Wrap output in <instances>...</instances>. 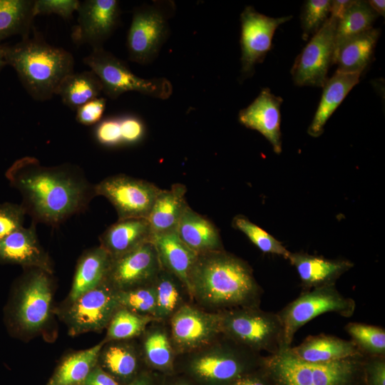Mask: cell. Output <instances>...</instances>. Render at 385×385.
Returning <instances> with one entry per match:
<instances>
[{
    "label": "cell",
    "instance_id": "obj_1",
    "mask_svg": "<svg viewBox=\"0 0 385 385\" xmlns=\"http://www.w3.org/2000/svg\"><path fill=\"white\" fill-rule=\"evenodd\" d=\"M6 177L21 193V205L35 223L56 227L86 210L96 196L94 185L76 165L45 166L24 157L9 168Z\"/></svg>",
    "mask_w": 385,
    "mask_h": 385
},
{
    "label": "cell",
    "instance_id": "obj_2",
    "mask_svg": "<svg viewBox=\"0 0 385 385\" xmlns=\"http://www.w3.org/2000/svg\"><path fill=\"white\" fill-rule=\"evenodd\" d=\"M188 282L192 303L205 311L259 307L262 289L252 268L224 250L197 255Z\"/></svg>",
    "mask_w": 385,
    "mask_h": 385
},
{
    "label": "cell",
    "instance_id": "obj_3",
    "mask_svg": "<svg viewBox=\"0 0 385 385\" xmlns=\"http://www.w3.org/2000/svg\"><path fill=\"white\" fill-rule=\"evenodd\" d=\"M6 65L16 72L29 96L37 101L50 100L61 81L74 72V58L63 48L35 34L14 45H2Z\"/></svg>",
    "mask_w": 385,
    "mask_h": 385
},
{
    "label": "cell",
    "instance_id": "obj_4",
    "mask_svg": "<svg viewBox=\"0 0 385 385\" xmlns=\"http://www.w3.org/2000/svg\"><path fill=\"white\" fill-rule=\"evenodd\" d=\"M262 359L223 334L194 351L176 355L174 372L200 385H230L262 367Z\"/></svg>",
    "mask_w": 385,
    "mask_h": 385
},
{
    "label": "cell",
    "instance_id": "obj_5",
    "mask_svg": "<svg viewBox=\"0 0 385 385\" xmlns=\"http://www.w3.org/2000/svg\"><path fill=\"white\" fill-rule=\"evenodd\" d=\"M262 370L273 385H359L361 355L338 361L311 363L297 358L282 345L262 359Z\"/></svg>",
    "mask_w": 385,
    "mask_h": 385
},
{
    "label": "cell",
    "instance_id": "obj_6",
    "mask_svg": "<svg viewBox=\"0 0 385 385\" xmlns=\"http://www.w3.org/2000/svg\"><path fill=\"white\" fill-rule=\"evenodd\" d=\"M83 61L97 76L103 93L111 99L115 100L129 91L160 100L168 99L173 93V85L168 78L138 76L123 61L103 47L93 49Z\"/></svg>",
    "mask_w": 385,
    "mask_h": 385
},
{
    "label": "cell",
    "instance_id": "obj_7",
    "mask_svg": "<svg viewBox=\"0 0 385 385\" xmlns=\"http://www.w3.org/2000/svg\"><path fill=\"white\" fill-rule=\"evenodd\" d=\"M175 10L173 1H153L133 9L126 38L130 61L146 65L158 57L169 38V20Z\"/></svg>",
    "mask_w": 385,
    "mask_h": 385
},
{
    "label": "cell",
    "instance_id": "obj_8",
    "mask_svg": "<svg viewBox=\"0 0 385 385\" xmlns=\"http://www.w3.org/2000/svg\"><path fill=\"white\" fill-rule=\"evenodd\" d=\"M221 314L222 333L235 343L260 354H272L283 345V331L278 314L259 307H240Z\"/></svg>",
    "mask_w": 385,
    "mask_h": 385
},
{
    "label": "cell",
    "instance_id": "obj_9",
    "mask_svg": "<svg viewBox=\"0 0 385 385\" xmlns=\"http://www.w3.org/2000/svg\"><path fill=\"white\" fill-rule=\"evenodd\" d=\"M354 309V301L341 294L334 284L305 292L278 314L282 326L283 345L290 346L298 329L316 317L327 312L350 317Z\"/></svg>",
    "mask_w": 385,
    "mask_h": 385
},
{
    "label": "cell",
    "instance_id": "obj_10",
    "mask_svg": "<svg viewBox=\"0 0 385 385\" xmlns=\"http://www.w3.org/2000/svg\"><path fill=\"white\" fill-rule=\"evenodd\" d=\"M161 190L152 183L123 174L109 176L94 185L96 196L110 201L118 220L147 219Z\"/></svg>",
    "mask_w": 385,
    "mask_h": 385
},
{
    "label": "cell",
    "instance_id": "obj_11",
    "mask_svg": "<svg viewBox=\"0 0 385 385\" xmlns=\"http://www.w3.org/2000/svg\"><path fill=\"white\" fill-rule=\"evenodd\" d=\"M120 307L116 291L106 282L69 302L62 313L71 336L107 328L113 314Z\"/></svg>",
    "mask_w": 385,
    "mask_h": 385
},
{
    "label": "cell",
    "instance_id": "obj_12",
    "mask_svg": "<svg viewBox=\"0 0 385 385\" xmlns=\"http://www.w3.org/2000/svg\"><path fill=\"white\" fill-rule=\"evenodd\" d=\"M168 324L175 355L197 349L222 334L221 314L205 311L192 302L180 307Z\"/></svg>",
    "mask_w": 385,
    "mask_h": 385
},
{
    "label": "cell",
    "instance_id": "obj_13",
    "mask_svg": "<svg viewBox=\"0 0 385 385\" xmlns=\"http://www.w3.org/2000/svg\"><path fill=\"white\" fill-rule=\"evenodd\" d=\"M338 20L330 16L296 58L291 69L295 85L323 87L334 64V36Z\"/></svg>",
    "mask_w": 385,
    "mask_h": 385
},
{
    "label": "cell",
    "instance_id": "obj_14",
    "mask_svg": "<svg viewBox=\"0 0 385 385\" xmlns=\"http://www.w3.org/2000/svg\"><path fill=\"white\" fill-rule=\"evenodd\" d=\"M292 18V16L270 17L259 13L252 6L245 7L240 14V78L242 80L252 76L255 66L263 61L271 49L277 27Z\"/></svg>",
    "mask_w": 385,
    "mask_h": 385
},
{
    "label": "cell",
    "instance_id": "obj_15",
    "mask_svg": "<svg viewBox=\"0 0 385 385\" xmlns=\"http://www.w3.org/2000/svg\"><path fill=\"white\" fill-rule=\"evenodd\" d=\"M24 277L18 292L16 319L27 332H36L47 323L51 309L52 284L50 273L38 268Z\"/></svg>",
    "mask_w": 385,
    "mask_h": 385
},
{
    "label": "cell",
    "instance_id": "obj_16",
    "mask_svg": "<svg viewBox=\"0 0 385 385\" xmlns=\"http://www.w3.org/2000/svg\"><path fill=\"white\" fill-rule=\"evenodd\" d=\"M77 24L71 39L76 45L87 44L92 49L103 47L120 24L121 9L117 0L80 1Z\"/></svg>",
    "mask_w": 385,
    "mask_h": 385
},
{
    "label": "cell",
    "instance_id": "obj_17",
    "mask_svg": "<svg viewBox=\"0 0 385 385\" xmlns=\"http://www.w3.org/2000/svg\"><path fill=\"white\" fill-rule=\"evenodd\" d=\"M160 269L156 249L150 241L112 258L106 281L115 291H125L153 284Z\"/></svg>",
    "mask_w": 385,
    "mask_h": 385
},
{
    "label": "cell",
    "instance_id": "obj_18",
    "mask_svg": "<svg viewBox=\"0 0 385 385\" xmlns=\"http://www.w3.org/2000/svg\"><path fill=\"white\" fill-rule=\"evenodd\" d=\"M282 101V98L272 94L269 88H265L238 114L239 122L264 135L277 154L282 151L280 107Z\"/></svg>",
    "mask_w": 385,
    "mask_h": 385
},
{
    "label": "cell",
    "instance_id": "obj_19",
    "mask_svg": "<svg viewBox=\"0 0 385 385\" xmlns=\"http://www.w3.org/2000/svg\"><path fill=\"white\" fill-rule=\"evenodd\" d=\"M98 365L120 385L129 384L148 370L139 341L135 339L105 342L99 352Z\"/></svg>",
    "mask_w": 385,
    "mask_h": 385
},
{
    "label": "cell",
    "instance_id": "obj_20",
    "mask_svg": "<svg viewBox=\"0 0 385 385\" xmlns=\"http://www.w3.org/2000/svg\"><path fill=\"white\" fill-rule=\"evenodd\" d=\"M0 262L52 272L50 259L41 246L33 222L0 240Z\"/></svg>",
    "mask_w": 385,
    "mask_h": 385
},
{
    "label": "cell",
    "instance_id": "obj_21",
    "mask_svg": "<svg viewBox=\"0 0 385 385\" xmlns=\"http://www.w3.org/2000/svg\"><path fill=\"white\" fill-rule=\"evenodd\" d=\"M138 341L148 369L162 375L174 373L176 355L171 344L168 322L152 321Z\"/></svg>",
    "mask_w": 385,
    "mask_h": 385
},
{
    "label": "cell",
    "instance_id": "obj_22",
    "mask_svg": "<svg viewBox=\"0 0 385 385\" xmlns=\"http://www.w3.org/2000/svg\"><path fill=\"white\" fill-rule=\"evenodd\" d=\"M153 235L145 218L118 220L101 235L100 246L115 258L152 241Z\"/></svg>",
    "mask_w": 385,
    "mask_h": 385
},
{
    "label": "cell",
    "instance_id": "obj_23",
    "mask_svg": "<svg viewBox=\"0 0 385 385\" xmlns=\"http://www.w3.org/2000/svg\"><path fill=\"white\" fill-rule=\"evenodd\" d=\"M176 233L197 255L223 250L220 235L215 225L189 205L180 220Z\"/></svg>",
    "mask_w": 385,
    "mask_h": 385
},
{
    "label": "cell",
    "instance_id": "obj_24",
    "mask_svg": "<svg viewBox=\"0 0 385 385\" xmlns=\"http://www.w3.org/2000/svg\"><path fill=\"white\" fill-rule=\"evenodd\" d=\"M185 185L180 183L173 185L168 190H161L147 218L153 235L176 232L188 206Z\"/></svg>",
    "mask_w": 385,
    "mask_h": 385
},
{
    "label": "cell",
    "instance_id": "obj_25",
    "mask_svg": "<svg viewBox=\"0 0 385 385\" xmlns=\"http://www.w3.org/2000/svg\"><path fill=\"white\" fill-rule=\"evenodd\" d=\"M361 75L336 71L327 80L322 98L313 120L308 128V134L319 137L332 113L339 107L349 91L359 82Z\"/></svg>",
    "mask_w": 385,
    "mask_h": 385
},
{
    "label": "cell",
    "instance_id": "obj_26",
    "mask_svg": "<svg viewBox=\"0 0 385 385\" xmlns=\"http://www.w3.org/2000/svg\"><path fill=\"white\" fill-rule=\"evenodd\" d=\"M380 33L372 28L343 42L334 54L337 71L361 75L372 60Z\"/></svg>",
    "mask_w": 385,
    "mask_h": 385
},
{
    "label": "cell",
    "instance_id": "obj_27",
    "mask_svg": "<svg viewBox=\"0 0 385 385\" xmlns=\"http://www.w3.org/2000/svg\"><path fill=\"white\" fill-rule=\"evenodd\" d=\"M291 349L297 358L311 363L334 361L361 355L354 341L327 335L309 337Z\"/></svg>",
    "mask_w": 385,
    "mask_h": 385
},
{
    "label": "cell",
    "instance_id": "obj_28",
    "mask_svg": "<svg viewBox=\"0 0 385 385\" xmlns=\"http://www.w3.org/2000/svg\"><path fill=\"white\" fill-rule=\"evenodd\" d=\"M288 260L296 268L302 283L314 288L334 284L353 267L349 261L327 260L304 253H290Z\"/></svg>",
    "mask_w": 385,
    "mask_h": 385
},
{
    "label": "cell",
    "instance_id": "obj_29",
    "mask_svg": "<svg viewBox=\"0 0 385 385\" xmlns=\"http://www.w3.org/2000/svg\"><path fill=\"white\" fill-rule=\"evenodd\" d=\"M111 261V256L100 245L86 251L76 265L69 302L105 282Z\"/></svg>",
    "mask_w": 385,
    "mask_h": 385
},
{
    "label": "cell",
    "instance_id": "obj_30",
    "mask_svg": "<svg viewBox=\"0 0 385 385\" xmlns=\"http://www.w3.org/2000/svg\"><path fill=\"white\" fill-rule=\"evenodd\" d=\"M152 242L161 267L178 277L189 291V274L197 254L179 238L176 232L153 235Z\"/></svg>",
    "mask_w": 385,
    "mask_h": 385
},
{
    "label": "cell",
    "instance_id": "obj_31",
    "mask_svg": "<svg viewBox=\"0 0 385 385\" xmlns=\"http://www.w3.org/2000/svg\"><path fill=\"white\" fill-rule=\"evenodd\" d=\"M156 297L155 318L168 322L183 306L192 302L184 283L175 274L161 267L154 282Z\"/></svg>",
    "mask_w": 385,
    "mask_h": 385
},
{
    "label": "cell",
    "instance_id": "obj_32",
    "mask_svg": "<svg viewBox=\"0 0 385 385\" xmlns=\"http://www.w3.org/2000/svg\"><path fill=\"white\" fill-rule=\"evenodd\" d=\"M104 339L90 349L67 355L56 369L46 385H81L98 364Z\"/></svg>",
    "mask_w": 385,
    "mask_h": 385
},
{
    "label": "cell",
    "instance_id": "obj_33",
    "mask_svg": "<svg viewBox=\"0 0 385 385\" xmlns=\"http://www.w3.org/2000/svg\"><path fill=\"white\" fill-rule=\"evenodd\" d=\"M102 92L100 80L90 70L66 76L57 87L55 95L61 97L65 106L76 111L89 101L99 97Z\"/></svg>",
    "mask_w": 385,
    "mask_h": 385
},
{
    "label": "cell",
    "instance_id": "obj_34",
    "mask_svg": "<svg viewBox=\"0 0 385 385\" xmlns=\"http://www.w3.org/2000/svg\"><path fill=\"white\" fill-rule=\"evenodd\" d=\"M34 5V0H0V41L16 35L30 36Z\"/></svg>",
    "mask_w": 385,
    "mask_h": 385
},
{
    "label": "cell",
    "instance_id": "obj_35",
    "mask_svg": "<svg viewBox=\"0 0 385 385\" xmlns=\"http://www.w3.org/2000/svg\"><path fill=\"white\" fill-rule=\"evenodd\" d=\"M378 15L367 1L354 0L343 16L337 21L334 36V51L347 39L371 29Z\"/></svg>",
    "mask_w": 385,
    "mask_h": 385
},
{
    "label": "cell",
    "instance_id": "obj_36",
    "mask_svg": "<svg viewBox=\"0 0 385 385\" xmlns=\"http://www.w3.org/2000/svg\"><path fill=\"white\" fill-rule=\"evenodd\" d=\"M155 318L138 314L126 308L120 307L113 314L107 327L106 342L117 340H128L139 337L147 326Z\"/></svg>",
    "mask_w": 385,
    "mask_h": 385
},
{
    "label": "cell",
    "instance_id": "obj_37",
    "mask_svg": "<svg viewBox=\"0 0 385 385\" xmlns=\"http://www.w3.org/2000/svg\"><path fill=\"white\" fill-rule=\"evenodd\" d=\"M232 226L244 233L262 252L275 254L288 259L291 252L273 236L250 222L246 217L235 216L232 220Z\"/></svg>",
    "mask_w": 385,
    "mask_h": 385
},
{
    "label": "cell",
    "instance_id": "obj_38",
    "mask_svg": "<svg viewBox=\"0 0 385 385\" xmlns=\"http://www.w3.org/2000/svg\"><path fill=\"white\" fill-rule=\"evenodd\" d=\"M116 299L120 307L138 314L155 318L156 297L153 284L125 291H116Z\"/></svg>",
    "mask_w": 385,
    "mask_h": 385
},
{
    "label": "cell",
    "instance_id": "obj_39",
    "mask_svg": "<svg viewBox=\"0 0 385 385\" xmlns=\"http://www.w3.org/2000/svg\"><path fill=\"white\" fill-rule=\"evenodd\" d=\"M346 331L358 347L366 351L384 355L385 352V331L384 329L361 323H349Z\"/></svg>",
    "mask_w": 385,
    "mask_h": 385
},
{
    "label": "cell",
    "instance_id": "obj_40",
    "mask_svg": "<svg viewBox=\"0 0 385 385\" xmlns=\"http://www.w3.org/2000/svg\"><path fill=\"white\" fill-rule=\"evenodd\" d=\"M329 0L306 1L301 14L302 38L307 39L316 34L329 19L330 14Z\"/></svg>",
    "mask_w": 385,
    "mask_h": 385
},
{
    "label": "cell",
    "instance_id": "obj_41",
    "mask_svg": "<svg viewBox=\"0 0 385 385\" xmlns=\"http://www.w3.org/2000/svg\"><path fill=\"white\" fill-rule=\"evenodd\" d=\"M26 211L21 205L0 203V240L24 227Z\"/></svg>",
    "mask_w": 385,
    "mask_h": 385
},
{
    "label": "cell",
    "instance_id": "obj_42",
    "mask_svg": "<svg viewBox=\"0 0 385 385\" xmlns=\"http://www.w3.org/2000/svg\"><path fill=\"white\" fill-rule=\"evenodd\" d=\"M79 4L78 0H34V14H56L68 20L77 11Z\"/></svg>",
    "mask_w": 385,
    "mask_h": 385
},
{
    "label": "cell",
    "instance_id": "obj_43",
    "mask_svg": "<svg viewBox=\"0 0 385 385\" xmlns=\"http://www.w3.org/2000/svg\"><path fill=\"white\" fill-rule=\"evenodd\" d=\"M94 137L98 143L105 146L122 145L119 116H111L102 119L94 130Z\"/></svg>",
    "mask_w": 385,
    "mask_h": 385
},
{
    "label": "cell",
    "instance_id": "obj_44",
    "mask_svg": "<svg viewBox=\"0 0 385 385\" xmlns=\"http://www.w3.org/2000/svg\"><path fill=\"white\" fill-rule=\"evenodd\" d=\"M106 107V98L97 97L79 107L76 111V121L83 125L98 123L103 118Z\"/></svg>",
    "mask_w": 385,
    "mask_h": 385
},
{
    "label": "cell",
    "instance_id": "obj_45",
    "mask_svg": "<svg viewBox=\"0 0 385 385\" xmlns=\"http://www.w3.org/2000/svg\"><path fill=\"white\" fill-rule=\"evenodd\" d=\"M119 117L122 144H135L140 141L145 132L141 118L132 114H125Z\"/></svg>",
    "mask_w": 385,
    "mask_h": 385
},
{
    "label": "cell",
    "instance_id": "obj_46",
    "mask_svg": "<svg viewBox=\"0 0 385 385\" xmlns=\"http://www.w3.org/2000/svg\"><path fill=\"white\" fill-rule=\"evenodd\" d=\"M364 374L368 385H385V363L374 359L364 365Z\"/></svg>",
    "mask_w": 385,
    "mask_h": 385
},
{
    "label": "cell",
    "instance_id": "obj_47",
    "mask_svg": "<svg viewBox=\"0 0 385 385\" xmlns=\"http://www.w3.org/2000/svg\"><path fill=\"white\" fill-rule=\"evenodd\" d=\"M81 385H120L98 364L92 369Z\"/></svg>",
    "mask_w": 385,
    "mask_h": 385
},
{
    "label": "cell",
    "instance_id": "obj_48",
    "mask_svg": "<svg viewBox=\"0 0 385 385\" xmlns=\"http://www.w3.org/2000/svg\"><path fill=\"white\" fill-rule=\"evenodd\" d=\"M230 385H270L262 367L250 374L236 379Z\"/></svg>",
    "mask_w": 385,
    "mask_h": 385
},
{
    "label": "cell",
    "instance_id": "obj_49",
    "mask_svg": "<svg viewBox=\"0 0 385 385\" xmlns=\"http://www.w3.org/2000/svg\"><path fill=\"white\" fill-rule=\"evenodd\" d=\"M162 377V374L148 369L126 385H161Z\"/></svg>",
    "mask_w": 385,
    "mask_h": 385
},
{
    "label": "cell",
    "instance_id": "obj_50",
    "mask_svg": "<svg viewBox=\"0 0 385 385\" xmlns=\"http://www.w3.org/2000/svg\"><path fill=\"white\" fill-rule=\"evenodd\" d=\"M161 385H200L193 379L183 374L174 372L163 375Z\"/></svg>",
    "mask_w": 385,
    "mask_h": 385
},
{
    "label": "cell",
    "instance_id": "obj_51",
    "mask_svg": "<svg viewBox=\"0 0 385 385\" xmlns=\"http://www.w3.org/2000/svg\"><path fill=\"white\" fill-rule=\"evenodd\" d=\"M354 0H333L330 4V16L338 21L353 4Z\"/></svg>",
    "mask_w": 385,
    "mask_h": 385
},
{
    "label": "cell",
    "instance_id": "obj_52",
    "mask_svg": "<svg viewBox=\"0 0 385 385\" xmlns=\"http://www.w3.org/2000/svg\"><path fill=\"white\" fill-rule=\"evenodd\" d=\"M370 7L379 16H384L385 14V1L384 0H370L367 1Z\"/></svg>",
    "mask_w": 385,
    "mask_h": 385
},
{
    "label": "cell",
    "instance_id": "obj_53",
    "mask_svg": "<svg viewBox=\"0 0 385 385\" xmlns=\"http://www.w3.org/2000/svg\"><path fill=\"white\" fill-rule=\"evenodd\" d=\"M6 65V63L4 57L3 48L0 41V71Z\"/></svg>",
    "mask_w": 385,
    "mask_h": 385
}]
</instances>
